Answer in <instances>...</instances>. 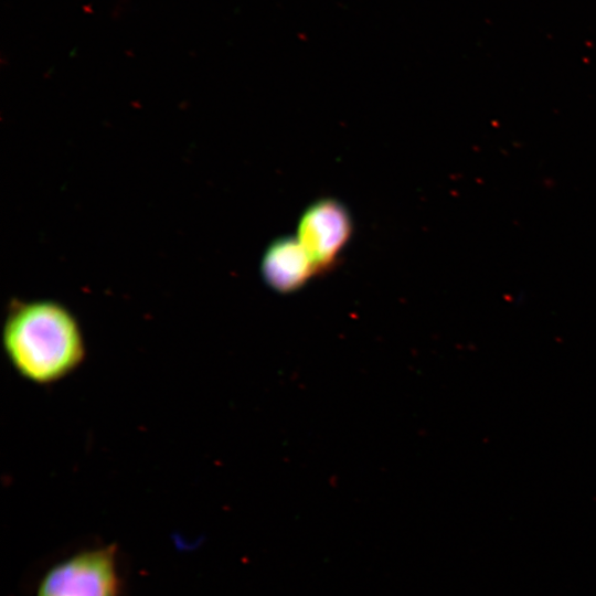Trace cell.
<instances>
[{
  "label": "cell",
  "mask_w": 596,
  "mask_h": 596,
  "mask_svg": "<svg viewBox=\"0 0 596 596\" xmlns=\"http://www.w3.org/2000/svg\"><path fill=\"white\" fill-rule=\"evenodd\" d=\"M119 576L113 546L78 553L52 567L36 596H118Z\"/></svg>",
  "instance_id": "obj_2"
},
{
  "label": "cell",
  "mask_w": 596,
  "mask_h": 596,
  "mask_svg": "<svg viewBox=\"0 0 596 596\" xmlns=\"http://www.w3.org/2000/svg\"><path fill=\"white\" fill-rule=\"evenodd\" d=\"M265 283L278 292H292L317 274L312 260L297 237L283 236L265 251L260 263Z\"/></svg>",
  "instance_id": "obj_4"
},
{
  "label": "cell",
  "mask_w": 596,
  "mask_h": 596,
  "mask_svg": "<svg viewBox=\"0 0 596 596\" xmlns=\"http://www.w3.org/2000/svg\"><path fill=\"white\" fill-rule=\"evenodd\" d=\"M352 230L351 215L341 202L334 199H320L302 212L296 237L318 274L336 264L350 241Z\"/></svg>",
  "instance_id": "obj_3"
},
{
  "label": "cell",
  "mask_w": 596,
  "mask_h": 596,
  "mask_svg": "<svg viewBox=\"0 0 596 596\" xmlns=\"http://www.w3.org/2000/svg\"><path fill=\"white\" fill-rule=\"evenodd\" d=\"M1 339L10 364L35 384H52L66 377L86 355L77 318L54 300L10 302Z\"/></svg>",
  "instance_id": "obj_1"
}]
</instances>
